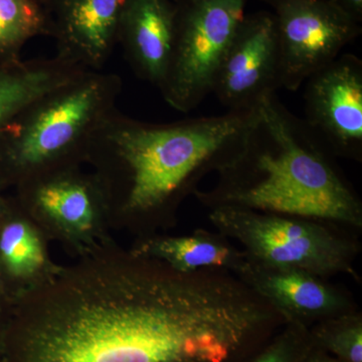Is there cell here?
Wrapping results in <instances>:
<instances>
[{"label": "cell", "mask_w": 362, "mask_h": 362, "mask_svg": "<svg viewBox=\"0 0 362 362\" xmlns=\"http://www.w3.org/2000/svg\"><path fill=\"white\" fill-rule=\"evenodd\" d=\"M126 1L49 0L56 56L87 71H101L118 42Z\"/></svg>", "instance_id": "cell-11"}, {"label": "cell", "mask_w": 362, "mask_h": 362, "mask_svg": "<svg viewBox=\"0 0 362 362\" xmlns=\"http://www.w3.org/2000/svg\"><path fill=\"white\" fill-rule=\"evenodd\" d=\"M259 1L271 7L277 26L283 89H299L361 33V23L332 0Z\"/></svg>", "instance_id": "cell-7"}, {"label": "cell", "mask_w": 362, "mask_h": 362, "mask_svg": "<svg viewBox=\"0 0 362 362\" xmlns=\"http://www.w3.org/2000/svg\"><path fill=\"white\" fill-rule=\"evenodd\" d=\"M9 307H11V302L0 291V342H1L2 333L8 317Z\"/></svg>", "instance_id": "cell-22"}, {"label": "cell", "mask_w": 362, "mask_h": 362, "mask_svg": "<svg viewBox=\"0 0 362 362\" xmlns=\"http://www.w3.org/2000/svg\"><path fill=\"white\" fill-rule=\"evenodd\" d=\"M319 349L342 362H362V314L359 309L324 319L310 327Z\"/></svg>", "instance_id": "cell-18"}, {"label": "cell", "mask_w": 362, "mask_h": 362, "mask_svg": "<svg viewBox=\"0 0 362 362\" xmlns=\"http://www.w3.org/2000/svg\"><path fill=\"white\" fill-rule=\"evenodd\" d=\"M52 35L49 0H0V61H18L23 47Z\"/></svg>", "instance_id": "cell-17"}, {"label": "cell", "mask_w": 362, "mask_h": 362, "mask_svg": "<svg viewBox=\"0 0 362 362\" xmlns=\"http://www.w3.org/2000/svg\"><path fill=\"white\" fill-rule=\"evenodd\" d=\"M304 119L333 156L362 160V61L340 54L306 80Z\"/></svg>", "instance_id": "cell-9"}, {"label": "cell", "mask_w": 362, "mask_h": 362, "mask_svg": "<svg viewBox=\"0 0 362 362\" xmlns=\"http://www.w3.org/2000/svg\"><path fill=\"white\" fill-rule=\"evenodd\" d=\"M133 252L180 272L223 270L239 276L247 263L246 252L233 240L204 228L183 237L152 238Z\"/></svg>", "instance_id": "cell-15"}, {"label": "cell", "mask_w": 362, "mask_h": 362, "mask_svg": "<svg viewBox=\"0 0 362 362\" xmlns=\"http://www.w3.org/2000/svg\"><path fill=\"white\" fill-rule=\"evenodd\" d=\"M4 362H247L285 325L235 274L132 252L11 300Z\"/></svg>", "instance_id": "cell-1"}, {"label": "cell", "mask_w": 362, "mask_h": 362, "mask_svg": "<svg viewBox=\"0 0 362 362\" xmlns=\"http://www.w3.org/2000/svg\"><path fill=\"white\" fill-rule=\"evenodd\" d=\"M344 13L361 23L362 21V0H332Z\"/></svg>", "instance_id": "cell-20"}, {"label": "cell", "mask_w": 362, "mask_h": 362, "mask_svg": "<svg viewBox=\"0 0 362 362\" xmlns=\"http://www.w3.org/2000/svg\"><path fill=\"white\" fill-rule=\"evenodd\" d=\"M238 277L265 298L287 322L310 328L324 319L359 309L350 293L300 269L259 265L247 258Z\"/></svg>", "instance_id": "cell-10"}, {"label": "cell", "mask_w": 362, "mask_h": 362, "mask_svg": "<svg viewBox=\"0 0 362 362\" xmlns=\"http://www.w3.org/2000/svg\"><path fill=\"white\" fill-rule=\"evenodd\" d=\"M282 88V54L270 11L245 16L221 59L214 93L228 110H249Z\"/></svg>", "instance_id": "cell-8"}, {"label": "cell", "mask_w": 362, "mask_h": 362, "mask_svg": "<svg viewBox=\"0 0 362 362\" xmlns=\"http://www.w3.org/2000/svg\"><path fill=\"white\" fill-rule=\"evenodd\" d=\"M207 218L216 232L239 243L259 265L300 269L327 280L337 275L358 280L354 266L361 243L358 233L349 228L230 206L211 209Z\"/></svg>", "instance_id": "cell-5"}, {"label": "cell", "mask_w": 362, "mask_h": 362, "mask_svg": "<svg viewBox=\"0 0 362 362\" xmlns=\"http://www.w3.org/2000/svg\"><path fill=\"white\" fill-rule=\"evenodd\" d=\"M312 346L310 328L287 322L247 362H305Z\"/></svg>", "instance_id": "cell-19"}, {"label": "cell", "mask_w": 362, "mask_h": 362, "mask_svg": "<svg viewBox=\"0 0 362 362\" xmlns=\"http://www.w3.org/2000/svg\"><path fill=\"white\" fill-rule=\"evenodd\" d=\"M305 362H342L339 359L335 358L334 356H330L327 352L317 347L313 342V346L309 352Z\"/></svg>", "instance_id": "cell-21"}, {"label": "cell", "mask_w": 362, "mask_h": 362, "mask_svg": "<svg viewBox=\"0 0 362 362\" xmlns=\"http://www.w3.org/2000/svg\"><path fill=\"white\" fill-rule=\"evenodd\" d=\"M175 16L171 0H127L119 26L118 42L131 68L157 88L168 70Z\"/></svg>", "instance_id": "cell-12"}, {"label": "cell", "mask_w": 362, "mask_h": 362, "mask_svg": "<svg viewBox=\"0 0 362 362\" xmlns=\"http://www.w3.org/2000/svg\"><path fill=\"white\" fill-rule=\"evenodd\" d=\"M7 206H8V204H6V202H4V199L0 197V220H1L4 214H6Z\"/></svg>", "instance_id": "cell-23"}, {"label": "cell", "mask_w": 362, "mask_h": 362, "mask_svg": "<svg viewBox=\"0 0 362 362\" xmlns=\"http://www.w3.org/2000/svg\"><path fill=\"white\" fill-rule=\"evenodd\" d=\"M332 154L277 93L259 101L239 151L216 185L195 197L211 211L239 207L327 221L362 230V204Z\"/></svg>", "instance_id": "cell-3"}, {"label": "cell", "mask_w": 362, "mask_h": 362, "mask_svg": "<svg viewBox=\"0 0 362 362\" xmlns=\"http://www.w3.org/2000/svg\"><path fill=\"white\" fill-rule=\"evenodd\" d=\"M257 106L177 122H143L112 112L90 140L87 158L99 166L103 194L128 216L163 218L199 181L239 151Z\"/></svg>", "instance_id": "cell-2"}, {"label": "cell", "mask_w": 362, "mask_h": 362, "mask_svg": "<svg viewBox=\"0 0 362 362\" xmlns=\"http://www.w3.org/2000/svg\"><path fill=\"white\" fill-rule=\"evenodd\" d=\"M122 87L116 74L87 71L30 105L0 134V183L21 185L87 158Z\"/></svg>", "instance_id": "cell-4"}, {"label": "cell", "mask_w": 362, "mask_h": 362, "mask_svg": "<svg viewBox=\"0 0 362 362\" xmlns=\"http://www.w3.org/2000/svg\"><path fill=\"white\" fill-rule=\"evenodd\" d=\"M85 71L58 56L0 61V134L30 105Z\"/></svg>", "instance_id": "cell-14"}, {"label": "cell", "mask_w": 362, "mask_h": 362, "mask_svg": "<svg viewBox=\"0 0 362 362\" xmlns=\"http://www.w3.org/2000/svg\"><path fill=\"white\" fill-rule=\"evenodd\" d=\"M42 245L30 225L7 206L0 220V291L8 283L30 277L44 264Z\"/></svg>", "instance_id": "cell-16"}, {"label": "cell", "mask_w": 362, "mask_h": 362, "mask_svg": "<svg viewBox=\"0 0 362 362\" xmlns=\"http://www.w3.org/2000/svg\"><path fill=\"white\" fill-rule=\"evenodd\" d=\"M18 187L30 206L78 232L90 230L104 197L98 181L76 175L73 168L37 176Z\"/></svg>", "instance_id": "cell-13"}, {"label": "cell", "mask_w": 362, "mask_h": 362, "mask_svg": "<svg viewBox=\"0 0 362 362\" xmlns=\"http://www.w3.org/2000/svg\"><path fill=\"white\" fill-rule=\"evenodd\" d=\"M249 0H175V35L158 89L169 106L187 113L213 89L223 54Z\"/></svg>", "instance_id": "cell-6"}]
</instances>
